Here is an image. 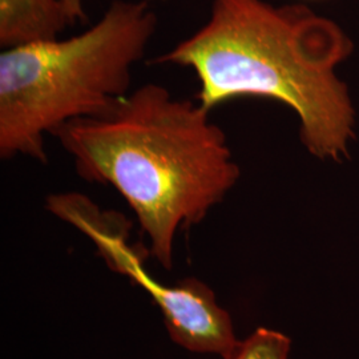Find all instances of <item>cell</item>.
<instances>
[{"label":"cell","mask_w":359,"mask_h":359,"mask_svg":"<svg viewBox=\"0 0 359 359\" xmlns=\"http://www.w3.org/2000/svg\"><path fill=\"white\" fill-rule=\"evenodd\" d=\"M209 114L145 84L107 115L77 118L53 135L81 179L112 185L127 200L167 269L176 233L201 222L241 175Z\"/></svg>","instance_id":"7a4b0ae2"},{"label":"cell","mask_w":359,"mask_h":359,"mask_svg":"<svg viewBox=\"0 0 359 359\" xmlns=\"http://www.w3.org/2000/svg\"><path fill=\"white\" fill-rule=\"evenodd\" d=\"M292 341L285 334L265 327L257 329L244 341H240L225 359H287Z\"/></svg>","instance_id":"8992f818"},{"label":"cell","mask_w":359,"mask_h":359,"mask_svg":"<svg viewBox=\"0 0 359 359\" xmlns=\"http://www.w3.org/2000/svg\"><path fill=\"white\" fill-rule=\"evenodd\" d=\"M72 26L60 0H0V46L59 38Z\"/></svg>","instance_id":"5b68a950"},{"label":"cell","mask_w":359,"mask_h":359,"mask_svg":"<svg viewBox=\"0 0 359 359\" xmlns=\"http://www.w3.org/2000/svg\"><path fill=\"white\" fill-rule=\"evenodd\" d=\"M52 213L88 234L108 266L144 287L160 308L172 341L194 353H213L228 358L236 339L231 316L219 308L215 293L196 278L175 286L154 280L142 265V252L127 243L124 221L114 213H100L84 196L65 194L48 198Z\"/></svg>","instance_id":"277c9868"},{"label":"cell","mask_w":359,"mask_h":359,"mask_svg":"<svg viewBox=\"0 0 359 359\" xmlns=\"http://www.w3.org/2000/svg\"><path fill=\"white\" fill-rule=\"evenodd\" d=\"M148 0H115L69 39H44L0 53V157L47 163L46 133L107 115L128 95L133 65L157 28Z\"/></svg>","instance_id":"3957f363"},{"label":"cell","mask_w":359,"mask_h":359,"mask_svg":"<svg viewBox=\"0 0 359 359\" xmlns=\"http://www.w3.org/2000/svg\"><path fill=\"white\" fill-rule=\"evenodd\" d=\"M148 1H165V0H148Z\"/></svg>","instance_id":"52a82bcc"},{"label":"cell","mask_w":359,"mask_h":359,"mask_svg":"<svg viewBox=\"0 0 359 359\" xmlns=\"http://www.w3.org/2000/svg\"><path fill=\"white\" fill-rule=\"evenodd\" d=\"M351 52L341 27L304 6L213 0L205 25L156 63L191 68L208 111L245 96L285 104L309 154L342 163L357 139V111L337 68Z\"/></svg>","instance_id":"6da1fadb"}]
</instances>
